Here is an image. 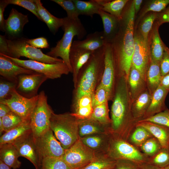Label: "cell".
Listing matches in <instances>:
<instances>
[{
  "label": "cell",
  "mask_w": 169,
  "mask_h": 169,
  "mask_svg": "<svg viewBox=\"0 0 169 169\" xmlns=\"http://www.w3.org/2000/svg\"><path fill=\"white\" fill-rule=\"evenodd\" d=\"M157 13L151 12L146 14L140 20L137 30L146 41H148L149 33L157 17Z\"/></svg>",
  "instance_id": "39"
},
{
  "label": "cell",
  "mask_w": 169,
  "mask_h": 169,
  "mask_svg": "<svg viewBox=\"0 0 169 169\" xmlns=\"http://www.w3.org/2000/svg\"><path fill=\"white\" fill-rule=\"evenodd\" d=\"M169 4V0H152L149 1L141 12L138 21L149 12L160 13Z\"/></svg>",
  "instance_id": "41"
},
{
  "label": "cell",
  "mask_w": 169,
  "mask_h": 169,
  "mask_svg": "<svg viewBox=\"0 0 169 169\" xmlns=\"http://www.w3.org/2000/svg\"><path fill=\"white\" fill-rule=\"evenodd\" d=\"M1 118L4 133L19 125L24 121L19 116L12 111Z\"/></svg>",
  "instance_id": "46"
},
{
  "label": "cell",
  "mask_w": 169,
  "mask_h": 169,
  "mask_svg": "<svg viewBox=\"0 0 169 169\" xmlns=\"http://www.w3.org/2000/svg\"><path fill=\"white\" fill-rule=\"evenodd\" d=\"M54 112L48 104L44 91H41L38 94L37 102L30 118L31 130L35 138L50 128V120Z\"/></svg>",
  "instance_id": "8"
},
{
  "label": "cell",
  "mask_w": 169,
  "mask_h": 169,
  "mask_svg": "<svg viewBox=\"0 0 169 169\" xmlns=\"http://www.w3.org/2000/svg\"><path fill=\"white\" fill-rule=\"evenodd\" d=\"M140 120L151 121L169 128V109L166 108L164 111L153 116Z\"/></svg>",
  "instance_id": "49"
},
{
  "label": "cell",
  "mask_w": 169,
  "mask_h": 169,
  "mask_svg": "<svg viewBox=\"0 0 169 169\" xmlns=\"http://www.w3.org/2000/svg\"><path fill=\"white\" fill-rule=\"evenodd\" d=\"M8 4L4 0L0 1V28L1 30L3 32L5 19L4 18V12L5 8Z\"/></svg>",
  "instance_id": "54"
},
{
  "label": "cell",
  "mask_w": 169,
  "mask_h": 169,
  "mask_svg": "<svg viewBox=\"0 0 169 169\" xmlns=\"http://www.w3.org/2000/svg\"><path fill=\"white\" fill-rule=\"evenodd\" d=\"M105 45L93 52L87 62L80 70L74 87L73 98L87 95L92 97L102 76L104 65Z\"/></svg>",
  "instance_id": "3"
},
{
  "label": "cell",
  "mask_w": 169,
  "mask_h": 169,
  "mask_svg": "<svg viewBox=\"0 0 169 169\" xmlns=\"http://www.w3.org/2000/svg\"><path fill=\"white\" fill-rule=\"evenodd\" d=\"M141 165L131 161L119 160L116 161L112 169H140Z\"/></svg>",
  "instance_id": "50"
},
{
  "label": "cell",
  "mask_w": 169,
  "mask_h": 169,
  "mask_svg": "<svg viewBox=\"0 0 169 169\" xmlns=\"http://www.w3.org/2000/svg\"><path fill=\"white\" fill-rule=\"evenodd\" d=\"M0 53L14 58L21 57L47 64L64 62L61 59L54 58L43 53L41 49L28 44L25 38L7 39L0 35Z\"/></svg>",
  "instance_id": "4"
},
{
  "label": "cell",
  "mask_w": 169,
  "mask_h": 169,
  "mask_svg": "<svg viewBox=\"0 0 169 169\" xmlns=\"http://www.w3.org/2000/svg\"><path fill=\"white\" fill-rule=\"evenodd\" d=\"M161 75H165L169 72V49L166 46L160 62Z\"/></svg>",
  "instance_id": "51"
},
{
  "label": "cell",
  "mask_w": 169,
  "mask_h": 169,
  "mask_svg": "<svg viewBox=\"0 0 169 169\" xmlns=\"http://www.w3.org/2000/svg\"><path fill=\"white\" fill-rule=\"evenodd\" d=\"M128 0H105L101 10L120 20L124 9L129 2Z\"/></svg>",
  "instance_id": "36"
},
{
  "label": "cell",
  "mask_w": 169,
  "mask_h": 169,
  "mask_svg": "<svg viewBox=\"0 0 169 169\" xmlns=\"http://www.w3.org/2000/svg\"><path fill=\"white\" fill-rule=\"evenodd\" d=\"M127 81L132 102L147 89L146 82L139 71L132 64Z\"/></svg>",
  "instance_id": "22"
},
{
  "label": "cell",
  "mask_w": 169,
  "mask_h": 169,
  "mask_svg": "<svg viewBox=\"0 0 169 169\" xmlns=\"http://www.w3.org/2000/svg\"><path fill=\"white\" fill-rule=\"evenodd\" d=\"M152 137L153 136L146 128L136 125L129 136L127 141L140 149L145 141Z\"/></svg>",
  "instance_id": "37"
},
{
  "label": "cell",
  "mask_w": 169,
  "mask_h": 169,
  "mask_svg": "<svg viewBox=\"0 0 169 169\" xmlns=\"http://www.w3.org/2000/svg\"><path fill=\"white\" fill-rule=\"evenodd\" d=\"M120 76L114 93L109 131L111 134L127 141L137 122L131 113L132 100L127 79L124 75Z\"/></svg>",
  "instance_id": "2"
},
{
  "label": "cell",
  "mask_w": 169,
  "mask_h": 169,
  "mask_svg": "<svg viewBox=\"0 0 169 169\" xmlns=\"http://www.w3.org/2000/svg\"><path fill=\"white\" fill-rule=\"evenodd\" d=\"M169 92V90L160 85L152 95L150 104L142 119L153 116L166 109L165 100Z\"/></svg>",
  "instance_id": "21"
},
{
  "label": "cell",
  "mask_w": 169,
  "mask_h": 169,
  "mask_svg": "<svg viewBox=\"0 0 169 169\" xmlns=\"http://www.w3.org/2000/svg\"><path fill=\"white\" fill-rule=\"evenodd\" d=\"M162 147L158 140L155 137H151L145 141L140 149L141 151L148 157L153 156L157 153Z\"/></svg>",
  "instance_id": "44"
},
{
  "label": "cell",
  "mask_w": 169,
  "mask_h": 169,
  "mask_svg": "<svg viewBox=\"0 0 169 169\" xmlns=\"http://www.w3.org/2000/svg\"><path fill=\"white\" fill-rule=\"evenodd\" d=\"M12 111L7 105L0 103V118H2Z\"/></svg>",
  "instance_id": "55"
},
{
  "label": "cell",
  "mask_w": 169,
  "mask_h": 169,
  "mask_svg": "<svg viewBox=\"0 0 169 169\" xmlns=\"http://www.w3.org/2000/svg\"><path fill=\"white\" fill-rule=\"evenodd\" d=\"M163 168L169 165V148H162L157 153L149 157L147 163Z\"/></svg>",
  "instance_id": "40"
},
{
  "label": "cell",
  "mask_w": 169,
  "mask_h": 169,
  "mask_svg": "<svg viewBox=\"0 0 169 169\" xmlns=\"http://www.w3.org/2000/svg\"><path fill=\"white\" fill-rule=\"evenodd\" d=\"M18 151L12 143L0 145V160L13 169H18L21 162Z\"/></svg>",
  "instance_id": "30"
},
{
  "label": "cell",
  "mask_w": 169,
  "mask_h": 169,
  "mask_svg": "<svg viewBox=\"0 0 169 169\" xmlns=\"http://www.w3.org/2000/svg\"><path fill=\"white\" fill-rule=\"evenodd\" d=\"M31 131L30 120H24L2 135L0 138V145L12 143L17 139Z\"/></svg>",
  "instance_id": "33"
},
{
  "label": "cell",
  "mask_w": 169,
  "mask_h": 169,
  "mask_svg": "<svg viewBox=\"0 0 169 169\" xmlns=\"http://www.w3.org/2000/svg\"><path fill=\"white\" fill-rule=\"evenodd\" d=\"M134 49L132 64L146 81V73L151 61L148 42L144 40L137 30L134 31Z\"/></svg>",
  "instance_id": "13"
},
{
  "label": "cell",
  "mask_w": 169,
  "mask_h": 169,
  "mask_svg": "<svg viewBox=\"0 0 169 169\" xmlns=\"http://www.w3.org/2000/svg\"><path fill=\"white\" fill-rule=\"evenodd\" d=\"M160 26L155 21L148 37V44L151 60L161 62L166 47L159 33Z\"/></svg>",
  "instance_id": "20"
},
{
  "label": "cell",
  "mask_w": 169,
  "mask_h": 169,
  "mask_svg": "<svg viewBox=\"0 0 169 169\" xmlns=\"http://www.w3.org/2000/svg\"><path fill=\"white\" fill-rule=\"evenodd\" d=\"M38 14L42 21L44 22L50 30L55 33L59 28L62 27L64 21V18H59L52 15L43 5L40 0H35Z\"/></svg>",
  "instance_id": "32"
},
{
  "label": "cell",
  "mask_w": 169,
  "mask_h": 169,
  "mask_svg": "<svg viewBox=\"0 0 169 169\" xmlns=\"http://www.w3.org/2000/svg\"><path fill=\"white\" fill-rule=\"evenodd\" d=\"M92 97L84 95L73 98L71 113L78 119H84L90 117L93 110Z\"/></svg>",
  "instance_id": "25"
},
{
  "label": "cell",
  "mask_w": 169,
  "mask_h": 169,
  "mask_svg": "<svg viewBox=\"0 0 169 169\" xmlns=\"http://www.w3.org/2000/svg\"><path fill=\"white\" fill-rule=\"evenodd\" d=\"M126 4L120 20L117 32L110 42L114 58L116 73L128 79L132 65L134 49L135 13L133 1Z\"/></svg>",
  "instance_id": "1"
},
{
  "label": "cell",
  "mask_w": 169,
  "mask_h": 169,
  "mask_svg": "<svg viewBox=\"0 0 169 169\" xmlns=\"http://www.w3.org/2000/svg\"><path fill=\"white\" fill-rule=\"evenodd\" d=\"M26 41L28 44L35 48L48 49L49 47L48 41L44 37L32 39L26 38Z\"/></svg>",
  "instance_id": "52"
},
{
  "label": "cell",
  "mask_w": 169,
  "mask_h": 169,
  "mask_svg": "<svg viewBox=\"0 0 169 169\" xmlns=\"http://www.w3.org/2000/svg\"><path fill=\"white\" fill-rule=\"evenodd\" d=\"M133 1L135 14H136L140 9L143 0H134Z\"/></svg>",
  "instance_id": "57"
},
{
  "label": "cell",
  "mask_w": 169,
  "mask_h": 169,
  "mask_svg": "<svg viewBox=\"0 0 169 169\" xmlns=\"http://www.w3.org/2000/svg\"><path fill=\"white\" fill-rule=\"evenodd\" d=\"M116 161L109 157L106 152L97 153L92 161L80 169H112Z\"/></svg>",
  "instance_id": "35"
},
{
  "label": "cell",
  "mask_w": 169,
  "mask_h": 169,
  "mask_svg": "<svg viewBox=\"0 0 169 169\" xmlns=\"http://www.w3.org/2000/svg\"><path fill=\"white\" fill-rule=\"evenodd\" d=\"M35 138L38 151L42 160L47 157H61L64 154L66 150L56 139L50 128Z\"/></svg>",
  "instance_id": "12"
},
{
  "label": "cell",
  "mask_w": 169,
  "mask_h": 169,
  "mask_svg": "<svg viewBox=\"0 0 169 169\" xmlns=\"http://www.w3.org/2000/svg\"><path fill=\"white\" fill-rule=\"evenodd\" d=\"M155 22L160 26L164 23H169V5L161 12L157 13Z\"/></svg>",
  "instance_id": "53"
},
{
  "label": "cell",
  "mask_w": 169,
  "mask_h": 169,
  "mask_svg": "<svg viewBox=\"0 0 169 169\" xmlns=\"http://www.w3.org/2000/svg\"><path fill=\"white\" fill-rule=\"evenodd\" d=\"M105 152L115 160H129L141 166L147 163L149 157L127 141L111 134Z\"/></svg>",
  "instance_id": "7"
},
{
  "label": "cell",
  "mask_w": 169,
  "mask_h": 169,
  "mask_svg": "<svg viewBox=\"0 0 169 169\" xmlns=\"http://www.w3.org/2000/svg\"><path fill=\"white\" fill-rule=\"evenodd\" d=\"M163 169H169V165L163 168Z\"/></svg>",
  "instance_id": "61"
},
{
  "label": "cell",
  "mask_w": 169,
  "mask_h": 169,
  "mask_svg": "<svg viewBox=\"0 0 169 169\" xmlns=\"http://www.w3.org/2000/svg\"><path fill=\"white\" fill-rule=\"evenodd\" d=\"M35 72L19 65L8 58L0 54V74L5 79L17 82L18 77L20 75Z\"/></svg>",
  "instance_id": "17"
},
{
  "label": "cell",
  "mask_w": 169,
  "mask_h": 169,
  "mask_svg": "<svg viewBox=\"0 0 169 169\" xmlns=\"http://www.w3.org/2000/svg\"><path fill=\"white\" fill-rule=\"evenodd\" d=\"M116 73L113 51L110 43L105 45L104 65L100 84L108 91L113 98L114 95V84Z\"/></svg>",
  "instance_id": "16"
},
{
  "label": "cell",
  "mask_w": 169,
  "mask_h": 169,
  "mask_svg": "<svg viewBox=\"0 0 169 169\" xmlns=\"http://www.w3.org/2000/svg\"><path fill=\"white\" fill-rule=\"evenodd\" d=\"M8 5H17L27 9L34 14L39 20H42L38 12L35 0H4Z\"/></svg>",
  "instance_id": "48"
},
{
  "label": "cell",
  "mask_w": 169,
  "mask_h": 169,
  "mask_svg": "<svg viewBox=\"0 0 169 169\" xmlns=\"http://www.w3.org/2000/svg\"><path fill=\"white\" fill-rule=\"evenodd\" d=\"M160 85L169 90V72L162 77Z\"/></svg>",
  "instance_id": "56"
},
{
  "label": "cell",
  "mask_w": 169,
  "mask_h": 169,
  "mask_svg": "<svg viewBox=\"0 0 169 169\" xmlns=\"http://www.w3.org/2000/svg\"><path fill=\"white\" fill-rule=\"evenodd\" d=\"M3 132L4 133V127L2 121V118H0V134L1 136L2 135V133Z\"/></svg>",
  "instance_id": "60"
},
{
  "label": "cell",
  "mask_w": 169,
  "mask_h": 169,
  "mask_svg": "<svg viewBox=\"0 0 169 169\" xmlns=\"http://www.w3.org/2000/svg\"><path fill=\"white\" fill-rule=\"evenodd\" d=\"M93 52L71 46L69 59L73 71L74 88L77 84L80 70L89 60Z\"/></svg>",
  "instance_id": "19"
},
{
  "label": "cell",
  "mask_w": 169,
  "mask_h": 169,
  "mask_svg": "<svg viewBox=\"0 0 169 169\" xmlns=\"http://www.w3.org/2000/svg\"><path fill=\"white\" fill-rule=\"evenodd\" d=\"M38 98V94L31 98L25 97L15 90L9 98L0 101V103L7 105L12 111L25 120H30Z\"/></svg>",
  "instance_id": "11"
},
{
  "label": "cell",
  "mask_w": 169,
  "mask_h": 169,
  "mask_svg": "<svg viewBox=\"0 0 169 169\" xmlns=\"http://www.w3.org/2000/svg\"><path fill=\"white\" fill-rule=\"evenodd\" d=\"M140 169H163L148 163L144 164L140 166Z\"/></svg>",
  "instance_id": "58"
},
{
  "label": "cell",
  "mask_w": 169,
  "mask_h": 169,
  "mask_svg": "<svg viewBox=\"0 0 169 169\" xmlns=\"http://www.w3.org/2000/svg\"><path fill=\"white\" fill-rule=\"evenodd\" d=\"M50 128L62 147L67 150L80 139L78 119L72 113L52 114Z\"/></svg>",
  "instance_id": "6"
},
{
  "label": "cell",
  "mask_w": 169,
  "mask_h": 169,
  "mask_svg": "<svg viewBox=\"0 0 169 169\" xmlns=\"http://www.w3.org/2000/svg\"><path fill=\"white\" fill-rule=\"evenodd\" d=\"M11 168L0 160V169H11Z\"/></svg>",
  "instance_id": "59"
},
{
  "label": "cell",
  "mask_w": 169,
  "mask_h": 169,
  "mask_svg": "<svg viewBox=\"0 0 169 169\" xmlns=\"http://www.w3.org/2000/svg\"><path fill=\"white\" fill-rule=\"evenodd\" d=\"M17 149L19 156L27 159L35 169H40L42 160L39 154L35 138L31 130L16 140L12 143Z\"/></svg>",
  "instance_id": "14"
},
{
  "label": "cell",
  "mask_w": 169,
  "mask_h": 169,
  "mask_svg": "<svg viewBox=\"0 0 169 169\" xmlns=\"http://www.w3.org/2000/svg\"><path fill=\"white\" fill-rule=\"evenodd\" d=\"M48 79L44 74L37 72L22 74L18 77L15 90L23 96L31 98L38 95L39 88Z\"/></svg>",
  "instance_id": "15"
},
{
  "label": "cell",
  "mask_w": 169,
  "mask_h": 169,
  "mask_svg": "<svg viewBox=\"0 0 169 169\" xmlns=\"http://www.w3.org/2000/svg\"><path fill=\"white\" fill-rule=\"evenodd\" d=\"M136 125L143 126L147 129L158 140L162 148H169V128L153 122L143 120L138 121Z\"/></svg>",
  "instance_id": "23"
},
{
  "label": "cell",
  "mask_w": 169,
  "mask_h": 169,
  "mask_svg": "<svg viewBox=\"0 0 169 169\" xmlns=\"http://www.w3.org/2000/svg\"><path fill=\"white\" fill-rule=\"evenodd\" d=\"M160 62L151 60L146 72V80L147 88L151 95L160 85L162 77Z\"/></svg>",
  "instance_id": "31"
},
{
  "label": "cell",
  "mask_w": 169,
  "mask_h": 169,
  "mask_svg": "<svg viewBox=\"0 0 169 169\" xmlns=\"http://www.w3.org/2000/svg\"><path fill=\"white\" fill-rule=\"evenodd\" d=\"M102 19L103 35L107 42L110 43L118 32L120 20L115 17L100 10L99 14Z\"/></svg>",
  "instance_id": "29"
},
{
  "label": "cell",
  "mask_w": 169,
  "mask_h": 169,
  "mask_svg": "<svg viewBox=\"0 0 169 169\" xmlns=\"http://www.w3.org/2000/svg\"><path fill=\"white\" fill-rule=\"evenodd\" d=\"M40 169H72L61 157L43 158Z\"/></svg>",
  "instance_id": "42"
},
{
  "label": "cell",
  "mask_w": 169,
  "mask_h": 169,
  "mask_svg": "<svg viewBox=\"0 0 169 169\" xmlns=\"http://www.w3.org/2000/svg\"><path fill=\"white\" fill-rule=\"evenodd\" d=\"M78 120L80 138L94 134L109 132V126L101 124L90 118L78 119Z\"/></svg>",
  "instance_id": "28"
},
{
  "label": "cell",
  "mask_w": 169,
  "mask_h": 169,
  "mask_svg": "<svg viewBox=\"0 0 169 169\" xmlns=\"http://www.w3.org/2000/svg\"><path fill=\"white\" fill-rule=\"evenodd\" d=\"M106 43L103 31H96L87 35L83 40L74 41L72 46L93 52L103 46Z\"/></svg>",
  "instance_id": "24"
},
{
  "label": "cell",
  "mask_w": 169,
  "mask_h": 169,
  "mask_svg": "<svg viewBox=\"0 0 169 169\" xmlns=\"http://www.w3.org/2000/svg\"><path fill=\"white\" fill-rule=\"evenodd\" d=\"M108 102L97 105L93 108L90 118L103 125L110 126L111 120L109 115Z\"/></svg>",
  "instance_id": "38"
},
{
  "label": "cell",
  "mask_w": 169,
  "mask_h": 169,
  "mask_svg": "<svg viewBox=\"0 0 169 169\" xmlns=\"http://www.w3.org/2000/svg\"><path fill=\"white\" fill-rule=\"evenodd\" d=\"M152 97L147 89L132 102L131 111L134 119L137 122L143 119L150 104Z\"/></svg>",
  "instance_id": "27"
},
{
  "label": "cell",
  "mask_w": 169,
  "mask_h": 169,
  "mask_svg": "<svg viewBox=\"0 0 169 169\" xmlns=\"http://www.w3.org/2000/svg\"><path fill=\"white\" fill-rule=\"evenodd\" d=\"M64 18L62 28L64 33L62 38L57 43L55 47L52 48L47 54L51 57H60L72 73L69 53L73 39L76 36L78 39H81L86 34V30L79 18L73 19L66 17Z\"/></svg>",
  "instance_id": "5"
},
{
  "label": "cell",
  "mask_w": 169,
  "mask_h": 169,
  "mask_svg": "<svg viewBox=\"0 0 169 169\" xmlns=\"http://www.w3.org/2000/svg\"><path fill=\"white\" fill-rule=\"evenodd\" d=\"M17 82L5 79L3 77L0 80V101L6 100L11 96L13 91L16 89Z\"/></svg>",
  "instance_id": "45"
},
{
  "label": "cell",
  "mask_w": 169,
  "mask_h": 169,
  "mask_svg": "<svg viewBox=\"0 0 169 169\" xmlns=\"http://www.w3.org/2000/svg\"><path fill=\"white\" fill-rule=\"evenodd\" d=\"M112 98L106 89L99 83L92 96L93 107L108 102Z\"/></svg>",
  "instance_id": "43"
},
{
  "label": "cell",
  "mask_w": 169,
  "mask_h": 169,
  "mask_svg": "<svg viewBox=\"0 0 169 169\" xmlns=\"http://www.w3.org/2000/svg\"><path fill=\"white\" fill-rule=\"evenodd\" d=\"M28 22L27 15L12 8L8 18L5 20L3 32L13 37L18 36L22 31L24 25Z\"/></svg>",
  "instance_id": "18"
},
{
  "label": "cell",
  "mask_w": 169,
  "mask_h": 169,
  "mask_svg": "<svg viewBox=\"0 0 169 169\" xmlns=\"http://www.w3.org/2000/svg\"><path fill=\"white\" fill-rule=\"evenodd\" d=\"M0 54L8 58L21 67L44 74L48 79L59 78L63 75H67L70 73L69 68L64 62L47 64L31 59L21 60Z\"/></svg>",
  "instance_id": "9"
},
{
  "label": "cell",
  "mask_w": 169,
  "mask_h": 169,
  "mask_svg": "<svg viewBox=\"0 0 169 169\" xmlns=\"http://www.w3.org/2000/svg\"><path fill=\"white\" fill-rule=\"evenodd\" d=\"M96 153L85 145L80 139L66 150L62 157L72 169H80L95 158Z\"/></svg>",
  "instance_id": "10"
},
{
  "label": "cell",
  "mask_w": 169,
  "mask_h": 169,
  "mask_svg": "<svg viewBox=\"0 0 169 169\" xmlns=\"http://www.w3.org/2000/svg\"><path fill=\"white\" fill-rule=\"evenodd\" d=\"M79 15H85L92 17L95 14H99L102 6L99 0L83 1L73 0Z\"/></svg>",
  "instance_id": "34"
},
{
  "label": "cell",
  "mask_w": 169,
  "mask_h": 169,
  "mask_svg": "<svg viewBox=\"0 0 169 169\" xmlns=\"http://www.w3.org/2000/svg\"><path fill=\"white\" fill-rule=\"evenodd\" d=\"M110 136L109 132L96 134L80 138L82 142L95 153L105 152Z\"/></svg>",
  "instance_id": "26"
},
{
  "label": "cell",
  "mask_w": 169,
  "mask_h": 169,
  "mask_svg": "<svg viewBox=\"0 0 169 169\" xmlns=\"http://www.w3.org/2000/svg\"><path fill=\"white\" fill-rule=\"evenodd\" d=\"M61 7L66 12L67 17L77 19L79 15L73 0H52Z\"/></svg>",
  "instance_id": "47"
}]
</instances>
